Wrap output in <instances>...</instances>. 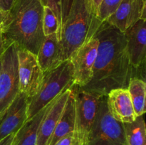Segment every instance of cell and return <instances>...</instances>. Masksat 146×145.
Instances as JSON below:
<instances>
[{
    "mask_svg": "<svg viewBox=\"0 0 146 145\" xmlns=\"http://www.w3.org/2000/svg\"><path fill=\"white\" fill-rule=\"evenodd\" d=\"M75 95V127L72 145H86L88 134L96 116L101 97L74 85Z\"/></svg>",
    "mask_w": 146,
    "mask_h": 145,
    "instance_id": "8992f818",
    "label": "cell"
},
{
    "mask_svg": "<svg viewBox=\"0 0 146 145\" xmlns=\"http://www.w3.org/2000/svg\"><path fill=\"white\" fill-rule=\"evenodd\" d=\"M95 36L98 46L92 77L86 86L79 88L99 97L106 96L115 88H128L134 78V68L130 63L124 33L103 21Z\"/></svg>",
    "mask_w": 146,
    "mask_h": 145,
    "instance_id": "6da1fadb",
    "label": "cell"
},
{
    "mask_svg": "<svg viewBox=\"0 0 146 145\" xmlns=\"http://www.w3.org/2000/svg\"><path fill=\"white\" fill-rule=\"evenodd\" d=\"M59 24L56 16L48 7H44L43 16V32L45 36L53 34H58Z\"/></svg>",
    "mask_w": 146,
    "mask_h": 145,
    "instance_id": "44dd1931",
    "label": "cell"
},
{
    "mask_svg": "<svg viewBox=\"0 0 146 145\" xmlns=\"http://www.w3.org/2000/svg\"><path fill=\"white\" fill-rule=\"evenodd\" d=\"M98 46V40L94 36V38L76 50L69 58L73 65L76 86L83 88L91 80Z\"/></svg>",
    "mask_w": 146,
    "mask_h": 145,
    "instance_id": "9c48e42d",
    "label": "cell"
},
{
    "mask_svg": "<svg viewBox=\"0 0 146 145\" xmlns=\"http://www.w3.org/2000/svg\"><path fill=\"white\" fill-rule=\"evenodd\" d=\"M146 19H141L124 33L130 63L133 68H141L145 63Z\"/></svg>",
    "mask_w": 146,
    "mask_h": 145,
    "instance_id": "8fae6325",
    "label": "cell"
},
{
    "mask_svg": "<svg viewBox=\"0 0 146 145\" xmlns=\"http://www.w3.org/2000/svg\"><path fill=\"white\" fill-rule=\"evenodd\" d=\"M74 85V70L69 59L44 74L42 82L36 93L28 99L27 120L51 103L66 90Z\"/></svg>",
    "mask_w": 146,
    "mask_h": 145,
    "instance_id": "277c9868",
    "label": "cell"
},
{
    "mask_svg": "<svg viewBox=\"0 0 146 145\" xmlns=\"http://www.w3.org/2000/svg\"><path fill=\"white\" fill-rule=\"evenodd\" d=\"M121 1L122 0H102L97 13L98 18L102 22L105 21L115 11Z\"/></svg>",
    "mask_w": 146,
    "mask_h": 145,
    "instance_id": "7402d4cb",
    "label": "cell"
},
{
    "mask_svg": "<svg viewBox=\"0 0 146 145\" xmlns=\"http://www.w3.org/2000/svg\"><path fill=\"white\" fill-rule=\"evenodd\" d=\"M71 89L66 90L52 102L44 115L39 127L36 137V145H48L56 126L64 110Z\"/></svg>",
    "mask_w": 146,
    "mask_h": 145,
    "instance_id": "4fadbf2b",
    "label": "cell"
},
{
    "mask_svg": "<svg viewBox=\"0 0 146 145\" xmlns=\"http://www.w3.org/2000/svg\"><path fill=\"white\" fill-rule=\"evenodd\" d=\"M28 98L20 92L0 119V140L17 133L27 121Z\"/></svg>",
    "mask_w": 146,
    "mask_h": 145,
    "instance_id": "7c38bea8",
    "label": "cell"
},
{
    "mask_svg": "<svg viewBox=\"0 0 146 145\" xmlns=\"http://www.w3.org/2000/svg\"><path fill=\"white\" fill-rule=\"evenodd\" d=\"M107 105L112 116L121 123L131 122L136 118L128 88H115L106 95Z\"/></svg>",
    "mask_w": 146,
    "mask_h": 145,
    "instance_id": "5bb4252c",
    "label": "cell"
},
{
    "mask_svg": "<svg viewBox=\"0 0 146 145\" xmlns=\"http://www.w3.org/2000/svg\"><path fill=\"white\" fill-rule=\"evenodd\" d=\"M86 145H128L123 124L117 121L108 109L106 96L100 100Z\"/></svg>",
    "mask_w": 146,
    "mask_h": 145,
    "instance_id": "5b68a950",
    "label": "cell"
},
{
    "mask_svg": "<svg viewBox=\"0 0 146 145\" xmlns=\"http://www.w3.org/2000/svg\"><path fill=\"white\" fill-rule=\"evenodd\" d=\"M15 134H11L7 137L0 140V145H14V139Z\"/></svg>",
    "mask_w": 146,
    "mask_h": 145,
    "instance_id": "484cf974",
    "label": "cell"
},
{
    "mask_svg": "<svg viewBox=\"0 0 146 145\" xmlns=\"http://www.w3.org/2000/svg\"><path fill=\"white\" fill-rule=\"evenodd\" d=\"M4 21H5V14L1 13V11H0V31H3V28H4Z\"/></svg>",
    "mask_w": 146,
    "mask_h": 145,
    "instance_id": "83f0119b",
    "label": "cell"
},
{
    "mask_svg": "<svg viewBox=\"0 0 146 145\" xmlns=\"http://www.w3.org/2000/svg\"><path fill=\"white\" fill-rule=\"evenodd\" d=\"M44 7L51 9L56 16L59 24V30L64 24L69 11L73 0H40Z\"/></svg>",
    "mask_w": 146,
    "mask_h": 145,
    "instance_id": "ffe728a7",
    "label": "cell"
},
{
    "mask_svg": "<svg viewBox=\"0 0 146 145\" xmlns=\"http://www.w3.org/2000/svg\"><path fill=\"white\" fill-rule=\"evenodd\" d=\"M54 101L40 110L31 119H29L25 122L21 129L15 134L14 145H36L38 127L44 115Z\"/></svg>",
    "mask_w": 146,
    "mask_h": 145,
    "instance_id": "e0dca14e",
    "label": "cell"
},
{
    "mask_svg": "<svg viewBox=\"0 0 146 145\" xmlns=\"http://www.w3.org/2000/svg\"><path fill=\"white\" fill-rule=\"evenodd\" d=\"M101 24L89 0H73L66 18L57 34L64 61L94 38Z\"/></svg>",
    "mask_w": 146,
    "mask_h": 145,
    "instance_id": "3957f363",
    "label": "cell"
},
{
    "mask_svg": "<svg viewBox=\"0 0 146 145\" xmlns=\"http://www.w3.org/2000/svg\"><path fill=\"white\" fill-rule=\"evenodd\" d=\"M1 57L0 58V71H1Z\"/></svg>",
    "mask_w": 146,
    "mask_h": 145,
    "instance_id": "f1b7e54d",
    "label": "cell"
},
{
    "mask_svg": "<svg viewBox=\"0 0 146 145\" xmlns=\"http://www.w3.org/2000/svg\"><path fill=\"white\" fill-rule=\"evenodd\" d=\"M128 90L135 115H143L145 112L146 84L145 80L136 77L132 78L128 84Z\"/></svg>",
    "mask_w": 146,
    "mask_h": 145,
    "instance_id": "d6986e66",
    "label": "cell"
},
{
    "mask_svg": "<svg viewBox=\"0 0 146 145\" xmlns=\"http://www.w3.org/2000/svg\"><path fill=\"white\" fill-rule=\"evenodd\" d=\"M36 58L44 74L54 69L64 62L62 49L56 33L45 36Z\"/></svg>",
    "mask_w": 146,
    "mask_h": 145,
    "instance_id": "9a60e30c",
    "label": "cell"
},
{
    "mask_svg": "<svg viewBox=\"0 0 146 145\" xmlns=\"http://www.w3.org/2000/svg\"><path fill=\"white\" fill-rule=\"evenodd\" d=\"M73 139H74V132H71L60 139L54 145H72Z\"/></svg>",
    "mask_w": 146,
    "mask_h": 145,
    "instance_id": "cb8c5ba5",
    "label": "cell"
},
{
    "mask_svg": "<svg viewBox=\"0 0 146 145\" xmlns=\"http://www.w3.org/2000/svg\"><path fill=\"white\" fill-rule=\"evenodd\" d=\"M75 95L74 90L71 88L70 95L66 102L59 120L50 139L48 145H54L64 136L71 132H74V127H75Z\"/></svg>",
    "mask_w": 146,
    "mask_h": 145,
    "instance_id": "2e32d148",
    "label": "cell"
},
{
    "mask_svg": "<svg viewBox=\"0 0 146 145\" xmlns=\"http://www.w3.org/2000/svg\"><path fill=\"white\" fill-rule=\"evenodd\" d=\"M122 124L128 145H146V127L143 115L137 116L133 122Z\"/></svg>",
    "mask_w": 146,
    "mask_h": 145,
    "instance_id": "ac0fdd59",
    "label": "cell"
},
{
    "mask_svg": "<svg viewBox=\"0 0 146 145\" xmlns=\"http://www.w3.org/2000/svg\"><path fill=\"white\" fill-rule=\"evenodd\" d=\"M90 2L92 4L93 7H94L95 10L96 11V12L98 13V8H99L100 5H101V3L102 1V0H89Z\"/></svg>",
    "mask_w": 146,
    "mask_h": 145,
    "instance_id": "4316f807",
    "label": "cell"
},
{
    "mask_svg": "<svg viewBox=\"0 0 146 145\" xmlns=\"http://www.w3.org/2000/svg\"><path fill=\"white\" fill-rule=\"evenodd\" d=\"M9 45L6 43L5 38H4V34L1 31H0V58L3 55L4 53L5 52Z\"/></svg>",
    "mask_w": 146,
    "mask_h": 145,
    "instance_id": "d4e9b609",
    "label": "cell"
},
{
    "mask_svg": "<svg viewBox=\"0 0 146 145\" xmlns=\"http://www.w3.org/2000/svg\"><path fill=\"white\" fill-rule=\"evenodd\" d=\"M145 16L146 0H122L105 21L123 33Z\"/></svg>",
    "mask_w": 146,
    "mask_h": 145,
    "instance_id": "30bf717a",
    "label": "cell"
},
{
    "mask_svg": "<svg viewBox=\"0 0 146 145\" xmlns=\"http://www.w3.org/2000/svg\"><path fill=\"white\" fill-rule=\"evenodd\" d=\"M44 6L40 0H17L5 14L3 34L8 45L37 55L45 38L43 32Z\"/></svg>",
    "mask_w": 146,
    "mask_h": 145,
    "instance_id": "7a4b0ae2",
    "label": "cell"
},
{
    "mask_svg": "<svg viewBox=\"0 0 146 145\" xmlns=\"http://www.w3.org/2000/svg\"><path fill=\"white\" fill-rule=\"evenodd\" d=\"M17 0H0V11L4 14L10 11Z\"/></svg>",
    "mask_w": 146,
    "mask_h": 145,
    "instance_id": "603a6c76",
    "label": "cell"
},
{
    "mask_svg": "<svg viewBox=\"0 0 146 145\" xmlns=\"http://www.w3.org/2000/svg\"><path fill=\"white\" fill-rule=\"evenodd\" d=\"M17 59L20 92L29 99L39 89L44 72L40 68L36 55L33 53L17 48Z\"/></svg>",
    "mask_w": 146,
    "mask_h": 145,
    "instance_id": "ba28073f",
    "label": "cell"
},
{
    "mask_svg": "<svg viewBox=\"0 0 146 145\" xmlns=\"http://www.w3.org/2000/svg\"><path fill=\"white\" fill-rule=\"evenodd\" d=\"M20 93L17 47L9 45L1 56L0 71V119Z\"/></svg>",
    "mask_w": 146,
    "mask_h": 145,
    "instance_id": "52a82bcc",
    "label": "cell"
}]
</instances>
